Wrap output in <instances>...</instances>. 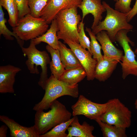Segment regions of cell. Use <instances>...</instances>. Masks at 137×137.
Masks as SVG:
<instances>
[{
	"label": "cell",
	"mask_w": 137,
	"mask_h": 137,
	"mask_svg": "<svg viewBox=\"0 0 137 137\" xmlns=\"http://www.w3.org/2000/svg\"><path fill=\"white\" fill-rule=\"evenodd\" d=\"M50 108L51 109L46 112L43 110L36 111L34 125L39 135L71 118L72 114L57 100L52 103Z\"/></svg>",
	"instance_id": "1"
},
{
	"label": "cell",
	"mask_w": 137,
	"mask_h": 137,
	"mask_svg": "<svg viewBox=\"0 0 137 137\" xmlns=\"http://www.w3.org/2000/svg\"><path fill=\"white\" fill-rule=\"evenodd\" d=\"M78 84L70 85L60 81L53 75L48 78L45 89L44 95L41 100L36 104L33 110L36 111L47 110L50 108L52 103L62 96L68 95L74 98L79 94Z\"/></svg>",
	"instance_id": "2"
},
{
	"label": "cell",
	"mask_w": 137,
	"mask_h": 137,
	"mask_svg": "<svg viewBox=\"0 0 137 137\" xmlns=\"http://www.w3.org/2000/svg\"><path fill=\"white\" fill-rule=\"evenodd\" d=\"M102 3L107 11L106 16L92 30L95 35L101 31H106L111 40L114 42L116 41L115 35L119 31L123 29L131 30L133 26L127 21V13L113 9L104 1Z\"/></svg>",
	"instance_id": "3"
},
{
	"label": "cell",
	"mask_w": 137,
	"mask_h": 137,
	"mask_svg": "<svg viewBox=\"0 0 137 137\" xmlns=\"http://www.w3.org/2000/svg\"><path fill=\"white\" fill-rule=\"evenodd\" d=\"M77 7H73L59 12L55 19L57 24L59 40H68L79 43L78 26L82 20Z\"/></svg>",
	"instance_id": "4"
},
{
	"label": "cell",
	"mask_w": 137,
	"mask_h": 137,
	"mask_svg": "<svg viewBox=\"0 0 137 137\" xmlns=\"http://www.w3.org/2000/svg\"><path fill=\"white\" fill-rule=\"evenodd\" d=\"M36 46L32 40L28 47L25 48L22 46L21 48L24 56L27 57L25 64L30 73L38 74L39 72L38 67L39 66H41V72L38 83L44 90L48 79L47 65L50 62V59L46 52L39 50Z\"/></svg>",
	"instance_id": "5"
},
{
	"label": "cell",
	"mask_w": 137,
	"mask_h": 137,
	"mask_svg": "<svg viewBox=\"0 0 137 137\" xmlns=\"http://www.w3.org/2000/svg\"><path fill=\"white\" fill-rule=\"evenodd\" d=\"M48 24L41 17L36 18L30 14L19 19L13 32L23 41L32 40L42 35L48 30Z\"/></svg>",
	"instance_id": "6"
},
{
	"label": "cell",
	"mask_w": 137,
	"mask_h": 137,
	"mask_svg": "<svg viewBox=\"0 0 137 137\" xmlns=\"http://www.w3.org/2000/svg\"><path fill=\"white\" fill-rule=\"evenodd\" d=\"M99 119L108 124L126 128L130 126L131 112L118 98L109 100Z\"/></svg>",
	"instance_id": "7"
},
{
	"label": "cell",
	"mask_w": 137,
	"mask_h": 137,
	"mask_svg": "<svg viewBox=\"0 0 137 137\" xmlns=\"http://www.w3.org/2000/svg\"><path fill=\"white\" fill-rule=\"evenodd\" d=\"M131 30L123 29L116 34L115 39L122 47L124 55L121 64L122 70V78L125 79L129 75L137 76V61L135 56L129 45L130 43L133 44V42L128 37L127 34Z\"/></svg>",
	"instance_id": "8"
},
{
	"label": "cell",
	"mask_w": 137,
	"mask_h": 137,
	"mask_svg": "<svg viewBox=\"0 0 137 137\" xmlns=\"http://www.w3.org/2000/svg\"><path fill=\"white\" fill-rule=\"evenodd\" d=\"M107 102L99 104L94 102L83 95H80L76 102L71 106L73 116L82 115L91 120L99 119L105 112Z\"/></svg>",
	"instance_id": "9"
},
{
	"label": "cell",
	"mask_w": 137,
	"mask_h": 137,
	"mask_svg": "<svg viewBox=\"0 0 137 137\" xmlns=\"http://www.w3.org/2000/svg\"><path fill=\"white\" fill-rule=\"evenodd\" d=\"M64 43L67 44L75 54L86 72L87 80H93L95 79V70L97 62L92 57V54L79 43L68 40L64 41Z\"/></svg>",
	"instance_id": "10"
},
{
	"label": "cell",
	"mask_w": 137,
	"mask_h": 137,
	"mask_svg": "<svg viewBox=\"0 0 137 137\" xmlns=\"http://www.w3.org/2000/svg\"><path fill=\"white\" fill-rule=\"evenodd\" d=\"M82 0H48L41 10L40 17L44 19L48 24L55 19L60 12L73 7L78 8Z\"/></svg>",
	"instance_id": "11"
},
{
	"label": "cell",
	"mask_w": 137,
	"mask_h": 137,
	"mask_svg": "<svg viewBox=\"0 0 137 137\" xmlns=\"http://www.w3.org/2000/svg\"><path fill=\"white\" fill-rule=\"evenodd\" d=\"M20 68L10 64L0 66V93H13L14 85L16 74Z\"/></svg>",
	"instance_id": "12"
},
{
	"label": "cell",
	"mask_w": 137,
	"mask_h": 137,
	"mask_svg": "<svg viewBox=\"0 0 137 137\" xmlns=\"http://www.w3.org/2000/svg\"><path fill=\"white\" fill-rule=\"evenodd\" d=\"M78 7L81 10L83 21L85 16L89 14L93 15L94 19L91 28L92 29L97 25L102 19V14L106 11L101 0H82Z\"/></svg>",
	"instance_id": "13"
},
{
	"label": "cell",
	"mask_w": 137,
	"mask_h": 137,
	"mask_svg": "<svg viewBox=\"0 0 137 137\" xmlns=\"http://www.w3.org/2000/svg\"><path fill=\"white\" fill-rule=\"evenodd\" d=\"M96 37L101 45L104 53V58L115 60L120 62L124 56L123 51L113 45L107 32L101 31L96 35Z\"/></svg>",
	"instance_id": "14"
},
{
	"label": "cell",
	"mask_w": 137,
	"mask_h": 137,
	"mask_svg": "<svg viewBox=\"0 0 137 137\" xmlns=\"http://www.w3.org/2000/svg\"><path fill=\"white\" fill-rule=\"evenodd\" d=\"M0 120L9 129L11 137H40L34 125L30 127L24 126L4 115L0 116Z\"/></svg>",
	"instance_id": "15"
},
{
	"label": "cell",
	"mask_w": 137,
	"mask_h": 137,
	"mask_svg": "<svg viewBox=\"0 0 137 137\" xmlns=\"http://www.w3.org/2000/svg\"><path fill=\"white\" fill-rule=\"evenodd\" d=\"M74 118L67 130L68 133L67 137H95L93 134L94 127L84 121L81 125L79 122L77 116Z\"/></svg>",
	"instance_id": "16"
},
{
	"label": "cell",
	"mask_w": 137,
	"mask_h": 137,
	"mask_svg": "<svg viewBox=\"0 0 137 137\" xmlns=\"http://www.w3.org/2000/svg\"><path fill=\"white\" fill-rule=\"evenodd\" d=\"M119 62L116 60L104 58L97 62L95 72V78L105 81L111 76Z\"/></svg>",
	"instance_id": "17"
},
{
	"label": "cell",
	"mask_w": 137,
	"mask_h": 137,
	"mask_svg": "<svg viewBox=\"0 0 137 137\" xmlns=\"http://www.w3.org/2000/svg\"><path fill=\"white\" fill-rule=\"evenodd\" d=\"M51 23L49 28L45 33L32 40L36 45L44 42L54 49H58L59 41L57 35L58 29L56 19L53 20Z\"/></svg>",
	"instance_id": "18"
},
{
	"label": "cell",
	"mask_w": 137,
	"mask_h": 137,
	"mask_svg": "<svg viewBox=\"0 0 137 137\" xmlns=\"http://www.w3.org/2000/svg\"><path fill=\"white\" fill-rule=\"evenodd\" d=\"M58 49L61 61L65 70L82 66L72 50L59 41Z\"/></svg>",
	"instance_id": "19"
},
{
	"label": "cell",
	"mask_w": 137,
	"mask_h": 137,
	"mask_svg": "<svg viewBox=\"0 0 137 137\" xmlns=\"http://www.w3.org/2000/svg\"><path fill=\"white\" fill-rule=\"evenodd\" d=\"M46 49L52 58L49 63L52 75L59 80L65 70L61 60L59 50L53 48L48 44Z\"/></svg>",
	"instance_id": "20"
},
{
	"label": "cell",
	"mask_w": 137,
	"mask_h": 137,
	"mask_svg": "<svg viewBox=\"0 0 137 137\" xmlns=\"http://www.w3.org/2000/svg\"><path fill=\"white\" fill-rule=\"evenodd\" d=\"M87 76L82 66L65 70L59 80L70 85H74L82 80Z\"/></svg>",
	"instance_id": "21"
},
{
	"label": "cell",
	"mask_w": 137,
	"mask_h": 137,
	"mask_svg": "<svg viewBox=\"0 0 137 137\" xmlns=\"http://www.w3.org/2000/svg\"><path fill=\"white\" fill-rule=\"evenodd\" d=\"M100 127L104 137H126V128L111 125L99 119L95 120Z\"/></svg>",
	"instance_id": "22"
},
{
	"label": "cell",
	"mask_w": 137,
	"mask_h": 137,
	"mask_svg": "<svg viewBox=\"0 0 137 137\" xmlns=\"http://www.w3.org/2000/svg\"><path fill=\"white\" fill-rule=\"evenodd\" d=\"M2 6L0 5V35H3L7 40H12L14 37L21 47L23 46L24 41L21 39L13 31L11 32L7 27L6 25V20L4 17V13Z\"/></svg>",
	"instance_id": "23"
},
{
	"label": "cell",
	"mask_w": 137,
	"mask_h": 137,
	"mask_svg": "<svg viewBox=\"0 0 137 137\" xmlns=\"http://www.w3.org/2000/svg\"><path fill=\"white\" fill-rule=\"evenodd\" d=\"M74 118L73 116L69 120L57 125L49 131L40 135V137H67L68 134L66 131Z\"/></svg>",
	"instance_id": "24"
},
{
	"label": "cell",
	"mask_w": 137,
	"mask_h": 137,
	"mask_svg": "<svg viewBox=\"0 0 137 137\" xmlns=\"http://www.w3.org/2000/svg\"><path fill=\"white\" fill-rule=\"evenodd\" d=\"M85 30L88 32L91 38L90 49L93 57L97 62L100 61L104 59L103 55L101 53V46L97 41L95 35L92 32V30L86 27Z\"/></svg>",
	"instance_id": "25"
},
{
	"label": "cell",
	"mask_w": 137,
	"mask_h": 137,
	"mask_svg": "<svg viewBox=\"0 0 137 137\" xmlns=\"http://www.w3.org/2000/svg\"><path fill=\"white\" fill-rule=\"evenodd\" d=\"M48 0H28L30 14L36 18H39L40 13L46 5Z\"/></svg>",
	"instance_id": "26"
},
{
	"label": "cell",
	"mask_w": 137,
	"mask_h": 137,
	"mask_svg": "<svg viewBox=\"0 0 137 137\" xmlns=\"http://www.w3.org/2000/svg\"><path fill=\"white\" fill-rule=\"evenodd\" d=\"M7 11L9 16L8 22L12 27L17 24L19 20V11L15 0H13Z\"/></svg>",
	"instance_id": "27"
},
{
	"label": "cell",
	"mask_w": 137,
	"mask_h": 137,
	"mask_svg": "<svg viewBox=\"0 0 137 137\" xmlns=\"http://www.w3.org/2000/svg\"><path fill=\"white\" fill-rule=\"evenodd\" d=\"M84 23L83 21H81L78 26L79 44L83 48L87 49L92 54L90 49V41L89 38L86 35L84 32Z\"/></svg>",
	"instance_id": "28"
},
{
	"label": "cell",
	"mask_w": 137,
	"mask_h": 137,
	"mask_svg": "<svg viewBox=\"0 0 137 137\" xmlns=\"http://www.w3.org/2000/svg\"><path fill=\"white\" fill-rule=\"evenodd\" d=\"M132 0H117L115 4V9L125 13H129L131 10V2Z\"/></svg>",
	"instance_id": "29"
},
{
	"label": "cell",
	"mask_w": 137,
	"mask_h": 137,
	"mask_svg": "<svg viewBox=\"0 0 137 137\" xmlns=\"http://www.w3.org/2000/svg\"><path fill=\"white\" fill-rule=\"evenodd\" d=\"M15 1L18 7L19 19L27 14H30V11L28 4V0Z\"/></svg>",
	"instance_id": "30"
},
{
	"label": "cell",
	"mask_w": 137,
	"mask_h": 137,
	"mask_svg": "<svg viewBox=\"0 0 137 137\" xmlns=\"http://www.w3.org/2000/svg\"><path fill=\"white\" fill-rule=\"evenodd\" d=\"M137 14V0L136 1L131 10L127 13V20L128 22L130 21L133 17Z\"/></svg>",
	"instance_id": "31"
},
{
	"label": "cell",
	"mask_w": 137,
	"mask_h": 137,
	"mask_svg": "<svg viewBox=\"0 0 137 137\" xmlns=\"http://www.w3.org/2000/svg\"><path fill=\"white\" fill-rule=\"evenodd\" d=\"M13 0H0V5L7 10L10 7Z\"/></svg>",
	"instance_id": "32"
},
{
	"label": "cell",
	"mask_w": 137,
	"mask_h": 137,
	"mask_svg": "<svg viewBox=\"0 0 137 137\" xmlns=\"http://www.w3.org/2000/svg\"><path fill=\"white\" fill-rule=\"evenodd\" d=\"M8 127L6 125H3L0 127V137H6Z\"/></svg>",
	"instance_id": "33"
},
{
	"label": "cell",
	"mask_w": 137,
	"mask_h": 137,
	"mask_svg": "<svg viewBox=\"0 0 137 137\" xmlns=\"http://www.w3.org/2000/svg\"><path fill=\"white\" fill-rule=\"evenodd\" d=\"M134 105L135 108L137 109V98L135 100Z\"/></svg>",
	"instance_id": "34"
},
{
	"label": "cell",
	"mask_w": 137,
	"mask_h": 137,
	"mask_svg": "<svg viewBox=\"0 0 137 137\" xmlns=\"http://www.w3.org/2000/svg\"><path fill=\"white\" fill-rule=\"evenodd\" d=\"M135 53L137 54V48H136V49L135 50Z\"/></svg>",
	"instance_id": "35"
},
{
	"label": "cell",
	"mask_w": 137,
	"mask_h": 137,
	"mask_svg": "<svg viewBox=\"0 0 137 137\" xmlns=\"http://www.w3.org/2000/svg\"><path fill=\"white\" fill-rule=\"evenodd\" d=\"M113 0L115 2H116L117 1V0Z\"/></svg>",
	"instance_id": "36"
}]
</instances>
